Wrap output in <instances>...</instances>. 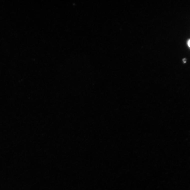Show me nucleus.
<instances>
[{
	"label": "nucleus",
	"instance_id": "obj_1",
	"mask_svg": "<svg viewBox=\"0 0 190 190\" xmlns=\"http://www.w3.org/2000/svg\"><path fill=\"white\" fill-rule=\"evenodd\" d=\"M184 64L186 63V62L187 60L186 58H184L182 60Z\"/></svg>",
	"mask_w": 190,
	"mask_h": 190
},
{
	"label": "nucleus",
	"instance_id": "obj_2",
	"mask_svg": "<svg viewBox=\"0 0 190 190\" xmlns=\"http://www.w3.org/2000/svg\"><path fill=\"white\" fill-rule=\"evenodd\" d=\"M188 44L189 47H190V40L189 39L188 41Z\"/></svg>",
	"mask_w": 190,
	"mask_h": 190
}]
</instances>
